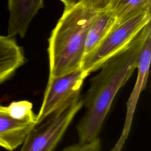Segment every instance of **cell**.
<instances>
[{"label":"cell","mask_w":151,"mask_h":151,"mask_svg":"<svg viewBox=\"0 0 151 151\" xmlns=\"http://www.w3.org/2000/svg\"><path fill=\"white\" fill-rule=\"evenodd\" d=\"M150 35L149 23L124 49L108 59L100 73L90 79V87L83 99L86 112L77 125L79 143H89L98 138L117 92L136 69L143 45Z\"/></svg>","instance_id":"1"},{"label":"cell","mask_w":151,"mask_h":151,"mask_svg":"<svg viewBox=\"0 0 151 151\" xmlns=\"http://www.w3.org/2000/svg\"><path fill=\"white\" fill-rule=\"evenodd\" d=\"M96 11L81 3L64 9L48 38V78L81 70L87 32Z\"/></svg>","instance_id":"2"},{"label":"cell","mask_w":151,"mask_h":151,"mask_svg":"<svg viewBox=\"0 0 151 151\" xmlns=\"http://www.w3.org/2000/svg\"><path fill=\"white\" fill-rule=\"evenodd\" d=\"M83 106L81 96L63 104L31 129L19 151H53Z\"/></svg>","instance_id":"3"},{"label":"cell","mask_w":151,"mask_h":151,"mask_svg":"<svg viewBox=\"0 0 151 151\" xmlns=\"http://www.w3.org/2000/svg\"><path fill=\"white\" fill-rule=\"evenodd\" d=\"M151 12L115 24L99 45L82 61L81 70L90 73L100 69L110 57L124 49L149 23Z\"/></svg>","instance_id":"4"},{"label":"cell","mask_w":151,"mask_h":151,"mask_svg":"<svg viewBox=\"0 0 151 151\" xmlns=\"http://www.w3.org/2000/svg\"><path fill=\"white\" fill-rule=\"evenodd\" d=\"M88 76L86 72L78 70L60 77L48 78L35 124L41 123L64 103L81 96L82 86Z\"/></svg>","instance_id":"5"},{"label":"cell","mask_w":151,"mask_h":151,"mask_svg":"<svg viewBox=\"0 0 151 151\" xmlns=\"http://www.w3.org/2000/svg\"><path fill=\"white\" fill-rule=\"evenodd\" d=\"M35 123L36 120L16 118L8 106L0 103V146L13 151L22 144Z\"/></svg>","instance_id":"6"},{"label":"cell","mask_w":151,"mask_h":151,"mask_svg":"<svg viewBox=\"0 0 151 151\" xmlns=\"http://www.w3.org/2000/svg\"><path fill=\"white\" fill-rule=\"evenodd\" d=\"M151 60V35L149 36L145 41L140 54L137 65V76L133 90L127 102V113L125 126L120 139L124 141L129 133L130 127L133 113L136 106L139 97L145 88L147 81L149 66Z\"/></svg>","instance_id":"7"},{"label":"cell","mask_w":151,"mask_h":151,"mask_svg":"<svg viewBox=\"0 0 151 151\" xmlns=\"http://www.w3.org/2000/svg\"><path fill=\"white\" fill-rule=\"evenodd\" d=\"M25 61L22 47L14 37L0 35V84L11 78Z\"/></svg>","instance_id":"8"},{"label":"cell","mask_w":151,"mask_h":151,"mask_svg":"<svg viewBox=\"0 0 151 151\" xmlns=\"http://www.w3.org/2000/svg\"><path fill=\"white\" fill-rule=\"evenodd\" d=\"M115 24V17L107 8L96 11L87 32L84 57L99 45Z\"/></svg>","instance_id":"9"},{"label":"cell","mask_w":151,"mask_h":151,"mask_svg":"<svg viewBox=\"0 0 151 151\" xmlns=\"http://www.w3.org/2000/svg\"><path fill=\"white\" fill-rule=\"evenodd\" d=\"M107 8L114 16L117 24L151 12V0H110Z\"/></svg>","instance_id":"10"},{"label":"cell","mask_w":151,"mask_h":151,"mask_svg":"<svg viewBox=\"0 0 151 151\" xmlns=\"http://www.w3.org/2000/svg\"><path fill=\"white\" fill-rule=\"evenodd\" d=\"M101 142L98 137L87 144L77 143L65 147L62 151H100Z\"/></svg>","instance_id":"11"},{"label":"cell","mask_w":151,"mask_h":151,"mask_svg":"<svg viewBox=\"0 0 151 151\" xmlns=\"http://www.w3.org/2000/svg\"><path fill=\"white\" fill-rule=\"evenodd\" d=\"M110 0H81L80 3L85 7L94 11L106 8Z\"/></svg>","instance_id":"12"},{"label":"cell","mask_w":151,"mask_h":151,"mask_svg":"<svg viewBox=\"0 0 151 151\" xmlns=\"http://www.w3.org/2000/svg\"><path fill=\"white\" fill-rule=\"evenodd\" d=\"M64 5V9H70L80 3L81 0H60Z\"/></svg>","instance_id":"13"}]
</instances>
